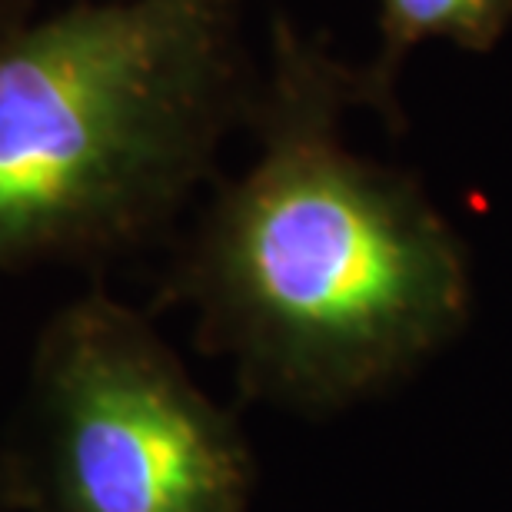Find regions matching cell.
<instances>
[{
    "label": "cell",
    "instance_id": "1",
    "mask_svg": "<svg viewBox=\"0 0 512 512\" xmlns=\"http://www.w3.org/2000/svg\"><path fill=\"white\" fill-rule=\"evenodd\" d=\"M360 67L290 20L247 107L253 157L197 223L177 293L250 396L306 416L386 393L456 343L473 270L409 173L346 143Z\"/></svg>",
    "mask_w": 512,
    "mask_h": 512
},
{
    "label": "cell",
    "instance_id": "2",
    "mask_svg": "<svg viewBox=\"0 0 512 512\" xmlns=\"http://www.w3.org/2000/svg\"><path fill=\"white\" fill-rule=\"evenodd\" d=\"M256 70L243 0H77L0 40V273L137 247L213 173Z\"/></svg>",
    "mask_w": 512,
    "mask_h": 512
},
{
    "label": "cell",
    "instance_id": "3",
    "mask_svg": "<svg viewBox=\"0 0 512 512\" xmlns=\"http://www.w3.org/2000/svg\"><path fill=\"white\" fill-rule=\"evenodd\" d=\"M47 512H250L253 453L147 316L84 293L34 356Z\"/></svg>",
    "mask_w": 512,
    "mask_h": 512
},
{
    "label": "cell",
    "instance_id": "4",
    "mask_svg": "<svg viewBox=\"0 0 512 512\" xmlns=\"http://www.w3.org/2000/svg\"><path fill=\"white\" fill-rule=\"evenodd\" d=\"M380 4V54L360 67L366 104L396 117V77L406 57L426 40H446L459 50L486 54L512 24V0H376Z\"/></svg>",
    "mask_w": 512,
    "mask_h": 512
},
{
    "label": "cell",
    "instance_id": "5",
    "mask_svg": "<svg viewBox=\"0 0 512 512\" xmlns=\"http://www.w3.org/2000/svg\"><path fill=\"white\" fill-rule=\"evenodd\" d=\"M30 14H34V4H30V0H0V40H4L14 27L24 24Z\"/></svg>",
    "mask_w": 512,
    "mask_h": 512
}]
</instances>
